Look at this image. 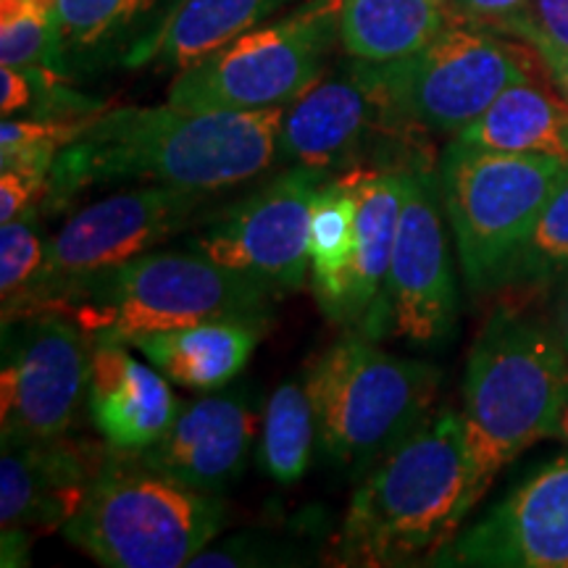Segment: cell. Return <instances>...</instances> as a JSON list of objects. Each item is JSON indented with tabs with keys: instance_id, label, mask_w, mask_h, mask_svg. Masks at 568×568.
<instances>
[{
	"instance_id": "6da1fadb",
	"label": "cell",
	"mask_w": 568,
	"mask_h": 568,
	"mask_svg": "<svg viewBox=\"0 0 568 568\" xmlns=\"http://www.w3.org/2000/svg\"><path fill=\"white\" fill-rule=\"evenodd\" d=\"M282 111H193L169 101L101 111L55 155L45 201L124 182L219 195L280 163Z\"/></svg>"
},
{
	"instance_id": "7a4b0ae2",
	"label": "cell",
	"mask_w": 568,
	"mask_h": 568,
	"mask_svg": "<svg viewBox=\"0 0 568 568\" xmlns=\"http://www.w3.org/2000/svg\"><path fill=\"white\" fill-rule=\"evenodd\" d=\"M468 514L464 418L443 408L364 474L332 556L364 568L432 564Z\"/></svg>"
},
{
	"instance_id": "3957f363",
	"label": "cell",
	"mask_w": 568,
	"mask_h": 568,
	"mask_svg": "<svg viewBox=\"0 0 568 568\" xmlns=\"http://www.w3.org/2000/svg\"><path fill=\"white\" fill-rule=\"evenodd\" d=\"M568 400V353L550 316L497 305L474 339L464 376L468 508L497 474L548 439Z\"/></svg>"
},
{
	"instance_id": "277c9868",
	"label": "cell",
	"mask_w": 568,
	"mask_h": 568,
	"mask_svg": "<svg viewBox=\"0 0 568 568\" xmlns=\"http://www.w3.org/2000/svg\"><path fill=\"white\" fill-rule=\"evenodd\" d=\"M274 303L276 297L258 284L184 247L142 253L126 264L82 276L48 297L38 311L69 316L92 343L130 345L140 335L213 318L268 324Z\"/></svg>"
},
{
	"instance_id": "5b68a950",
	"label": "cell",
	"mask_w": 568,
	"mask_h": 568,
	"mask_svg": "<svg viewBox=\"0 0 568 568\" xmlns=\"http://www.w3.org/2000/svg\"><path fill=\"white\" fill-rule=\"evenodd\" d=\"M443 374L424 361L385 351L353 329L305 368L316 414V453L364 477L435 414Z\"/></svg>"
},
{
	"instance_id": "8992f818",
	"label": "cell",
	"mask_w": 568,
	"mask_h": 568,
	"mask_svg": "<svg viewBox=\"0 0 568 568\" xmlns=\"http://www.w3.org/2000/svg\"><path fill=\"white\" fill-rule=\"evenodd\" d=\"M226 524L219 495L155 471L134 450H109L88 497L63 527L74 548L109 568H182Z\"/></svg>"
},
{
	"instance_id": "52a82bcc",
	"label": "cell",
	"mask_w": 568,
	"mask_h": 568,
	"mask_svg": "<svg viewBox=\"0 0 568 568\" xmlns=\"http://www.w3.org/2000/svg\"><path fill=\"white\" fill-rule=\"evenodd\" d=\"M435 172L468 293L495 295L545 203L568 176V159L489 151L453 138Z\"/></svg>"
},
{
	"instance_id": "ba28073f",
	"label": "cell",
	"mask_w": 568,
	"mask_h": 568,
	"mask_svg": "<svg viewBox=\"0 0 568 568\" xmlns=\"http://www.w3.org/2000/svg\"><path fill=\"white\" fill-rule=\"evenodd\" d=\"M343 0H303L176 71L166 101L193 111L284 109L326 74Z\"/></svg>"
},
{
	"instance_id": "9c48e42d",
	"label": "cell",
	"mask_w": 568,
	"mask_h": 568,
	"mask_svg": "<svg viewBox=\"0 0 568 568\" xmlns=\"http://www.w3.org/2000/svg\"><path fill=\"white\" fill-rule=\"evenodd\" d=\"M393 124L410 140L464 132L518 82L531 80L527 55L485 27L453 19L406 59L372 63Z\"/></svg>"
},
{
	"instance_id": "30bf717a",
	"label": "cell",
	"mask_w": 568,
	"mask_h": 568,
	"mask_svg": "<svg viewBox=\"0 0 568 568\" xmlns=\"http://www.w3.org/2000/svg\"><path fill=\"white\" fill-rule=\"evenodd\" d=\"M216 193L138 184L77 211L48 240L45 261L32 287L17 303L3 305V322L38 311L48 297L82 276L105 272L151 253L187 230Z\"/></svg>"
},
{
	"instance_id": "8fae6325",
	"label": "cell",
	"mask_w": 568,
	"mask_h": 568,
	"mask_svg": "<svg viewBox=\"0 0 568 568\" xmlns=\"http://www.w3.org/2000/svg\"><path fill=\"white\" fill-rule=\"evenodd\" d=\"M445 224L437 172L414 161L385 287L358 332L372 339L400 337L422 347H439L453 337L458 284Z\"/></svg>"
},
{
	"instance_id": "7c38bea8",
	"label": "cell",
	"mask_w": 568,
	"mask_h": 568,
	"mask_svg": "<svg viewBox=\"0 0 568 568\" xmlns=\"http://www.w3.org/2000/svg\"><path fill=\"white\" fill-rule=\"evenodd\" d=\"M329 176L318 169L287 166L211 216L187 247L282 301L303 290L311 274V209Z\"/></svg>"
},
{
	"instance_id": "4fadbf2b",
	"label": "cell",
	"mask_w": 568,
	"mask_h": 568,
	"mask_svg": "<svg viewBox=\"0 0 568 568\" xmlns=\"http://www.w3.org/2000/svg\"><path fill=\"white\" fill-rule=\"evenodd\" d=\"M92 339L55 311L3 322L0 364V439L67 437L88 400Z\"/></svg>"
},
{
	"instance_id": "5bb4252c",
	"label": "cell",
	"mask_w": 568,
	"mask_h": 568,
	"mask_svg": "<svg viewBox=\"0 0 568 568\" xmlns=\"http://www.w3.org/2000/svg\"><path fill=\"white\" fill-rule=\"evenodd\" d=\"M379 142L418 145L389 119L372 61L345 55L314 88L284 105L276 161L335 176L364 169L361 161Z\"/></svg>"
},
{
	"instance_id": "9a60e30c",
	"label": "cell",
	"mask_w": 568,
	"mask_h": 568,
	"mask_svg": "<svg viewBox=\"0 0 568 568\" xmlns=\"http://www.w3.org/2000/svg\"><path fill=\"white\" fill-rule=\"evenodd\" d=\"M432 564L568 568V453L539 466L479 521L458 531Z\"/></svg>"
},
{
	"instance_id": "2e32d148",
	"label": "cell",
	"mask_w": 568,
	"mask_h": 568,
	"mask_svg": "<svg viewBox=\"0 0 568 568\" xmlns=\"http://www.w3.org/2000/svg\"><path fill=\"white\" fill-rule=\"evenodd\" d=\"M109 445L84 439H3L0 453V524L27 535L63 529L80 510L109 458Z\"/></svg>"
},
{
	"instance_id": "e0dca14e",
	"label": "cell",
	"mask_w": 568,
	"mask_h": 568,
	"mask_svg": "<svg viewBox=\"0 0 568 568\" xmlns=\"http://www.w3.org/2000/svg\"><path fill=\"white\" fill-rule=\"evenodd\" d=\"M253 403L243 393H209L180 406L159 443L134 450L155 471L201 493L222 495L243 477L255 437Z\"/></svg>"
},
{
	"instance_id": "ac0fdd59",
	"label": "cell",
	"mask_w": 568,
	"mask_h": 568,
	"mask_svg": "<svg viewBox=\"0 0 568 568\" xmlns=\"http://www.w3.org/2000/svg\"><path fill=\"white\" fill-rule=\"evenodd\" d=\"M88 410L113 450H145L166 435L182 403L159 368L140 364L122 343H92Z\"/></svg>"
},
{
	"instance_id": "d6986e66",
	"label": "cell",
	"mask_w": 568,
	"mask_h": 568,
	"mask_svg": "<svg viewBox=\"0 0 568 568\" xmlns=\"http://www.w3.org/2000/svg\"><path fill=\"white\" fill-rule=\"evenodd\" d=\"M180 6L182 0H55L67 74L74 80L111 67L140 69Z\"/></svg>"
},
{
	"instance_id": "ffe728a7",
	"label": "cell",
	"mask_w": 568,
	"mask_h": 568,
	"mask_svg": "<svg viewBox=\"0 0 568 568\" xmlns=\"http://www.w3.org/2000/svg\"><path fill=\"white\" fill-rule=\"evenodd\" d=\"M264 329L266 324L261 322L213 318L182 329L140 335L130 347H138L174 385L213 393L243 372Z\"/></svg>"
},
{
	"instance_id": "44dd1931",
	"label": "cell",
	"mask_w": 568,
	"mask_h": 568,
	"mask_svg": "<svg viewBox=\"0 0 568 568\" xmlns=\"http://www.w3.org/2000/svg\"><path fill=\"white\" fill-rule=\"evenodd\" d=\"M410 163H393V166L382 169L366 166L361 172L355 253L339 324L361 329L366 318L372 316L376 301H379L389 272V261H393Z\"/></svg>"
},
{
	"instance_id": "7402d4cb",
	"label": "cell",
	"mask_w": 568,
	"mask_h": 568,
	"mask_svg": "<svg viewBox=\"0 0 568 568\" xmlns=\"http://www.w3.org/2000/svg\"><path fill=\"white\" fill-rule=\"evenodd\" d=\"M450 21L439 0H343L339 48L361 61H397L435 40Z\"/></svg>"
},
{
	"instance_id": "603a6c76",
	"label": "cell",
	"mask_w": 568,
	"mask_h": 568,
	"mask_svg": "<svg viewBox=\"0 0 568 568\" xmlns=\"http://www.w3.org/2000/svg\"><path fill=\"white\" fill-rule=\"evenodd\" d=\"M366 169V166H364ZM329 176L314 197L311 209V290L332 322L339 324L351 284V266L355 253V219L361 201V172Z\"/></svg>"
},
{
	"instance_id": "cb8c5ba5",
	"label": "cell",
	"mask_w": 568,
	"mask_h": 568,
	"mask_svg": "<svg viewBox=\"0 0 568 568\" xmlns=\"http://www.w3.org/2000/svg\"><path fill=\"white\" fill-rule=\"evenodd\" d=\"M295 0H182L140 67L182 71L240 34L266 24Z\"/></svg>"
},
{
	"instance_id": "d4e9b609",
	"label": "cell",
	"mask_w": 568,
	"mask_h": 568,
	"mask_svg": "<svg viewBox=\"0 0 568 568\" xmlns=\"http://www.w3.org/2000/svg\"><path fill=\"white\" fill-rule=\"evenodd\" d=\"M456 140L489 151L568 159V101L552 98L531 80L518 82Z\"/></svg>"
},
{
	"instance_id": "484cf974",
	"label": "cell",
	"mask_w": 568,
	"mask_h": 568,
	"mask_svg": "<svg viewBox=\"0 0 568 568\" xmlns=\"http://www.w3.org/2000/svg\"><path fill=\"white\" fill-rule=\"evenodd\" d=\"M564 282H568V176L545 203L495 295L500 305L531 308L539 301H552Z\"/></svg>"
},
{
	"instance_id": "4316f807",
	"label": "cell",
	"mask_w": 568,
	"mask_h": 568,
	"mask_svg": "<svg viewBox=\"0 0 568 568\" xmlns=\"http://www.w3.org/2000/svg\"><path fill=\"white\" fill-rule=\"evenodd\" d=\"M316 453V414L308 389L284 382L266 400L258 460L276 485H295Z\"/></svg>"
},
{
	"instance_id": "83f0119b",
	"label": "cell",
	"mask_w": 568,
	"mask_h": 568,
	"mask_svg": "<svg viewBox=\"0 0 568 568\" xmlns=\"http://www.w3.org/2000/svg\"><path fill=\"white\" fill-rule=\"evenodd\" d=\"M0 63L11 69H40L69 77L55 27V6L48 0H3Z\"/></svg>"
},
{
	"instance_id": "f1b7e54d",
	"label": "cell",
	"mask_w": 568,
	"mask_h": 568,
	"mask_svg": "<svg viewBox=\"0 0 568 568\" xmlns=\"http://www.w3.org/2000/svg\"><path fill=\"white\" fill-rule=\"evenodd\" d=\"M48 240L42 237L38 205L0 226V295L3 305L17 303L32 287L45 261Z\"/></svg>"
},
{
	"instance_id": "f546056e",
	"label": "cell",
	"mask_w": 568,
	"mask_h": 568,
	"mask_svg": "<svg viewBox=\"0 0 568 568\" xmlns=\"http://www.w3.org/2000/svg\"><path fill=\"white\" fill-rule=\"evenodd\" d=\"M308 558L295 545L282 542V539L268 535H255V531H245V535H234L222 539L219 545H209V548L197 552L190 566L203 568H237V566H303Z\"/></svg>"
},
{
	"instance_id": "4dcf8cb0",
	"label": "cell",
	"mask_w": 568,
	"mask_h": 568,
	"mask_svg": "<svg viewBox=\"0 0 568 568\" xmlns=\"http://www.w3.org/2000/svg\"><path fill=\"white\" fill-rule=\"evenodd\" d=\"M510 34L529 48H556L568 53V0H529L527 17Z\"/></svg>"
},
{
	"instance_id": "1f68e13d",
	"label": "cell",
	"mask_w": 568,
	"mask_h": 568,
	"mask_svg": "<svg viewBox=\"0 0 568 568\" xmlns=\"http://www.w3.org/2000/svg\"><path fill=\"white\" fill-rule=\"evenodd\" d=\"M529 0H450L447 11L456 21L485 27L497 34H510L514 27L527 17Z\"/></svg>"
},
{
	"instance_id": "d6a6232c",
	"label": "cell",
	"mask_w": 568,
	"mask_h": 568,
	"mask_svg": "<svg viewBox=\"0 0 568 568\" xmlns=\"http://www.w3.org/2000/svg\"><path fill=\"white\" fill-rule=\"evenodd\" d=\"M542 61L545 71L550 74V80L560 90V95L568 101V53L556 51V48H531Z\"/></svg>"
},
{
	"instance_id": "836d02e7",
	"label": "cell",
	"mask_w": 568,
	"mask_h": 568,
	"mask_svg": "<svg viewBox=\"0 0 568 568\" xmlns=\"http://www.w3.org/2000/svg\"><path fill=\"white\" fill-rule=\"evenodd\" d=\"M550 322L556 326L560 343H564L566 353H568V282H564L558 287V293L552 295L550 301Z\"/></svg>"
},
{
	"instance_id": "e575fe53",
	"label": "cell",
	"mask_w": 568,
	"mask_h": 568,
	"mask_svg": "<svg viewBox=\"0 0 568 568\" xmlns=\"http://www.w3.org/2000/svg\"><path fill=\"white\" fill-rule=\"evenodd\" d=\"M548 439H558V443L568 445V400H566L564 410H560L556 426H552V429H550V437Z\"/></svg>"
},
{
	"instance_id": "d590c367",
	"label": "cell",
	"mask_w": 568,
	"mask_h": 568,
	"mask_svg": "<svg viewBox=\"0 0 568 568\" xmlns=\"http://www.w3.org/2000/svg\"><path fill=\"white\" fill-rule=\"evenodd\" d=\"M439 3H445V6H447V3H450V0H439Z\"/></svg>"
}]
</instances>
